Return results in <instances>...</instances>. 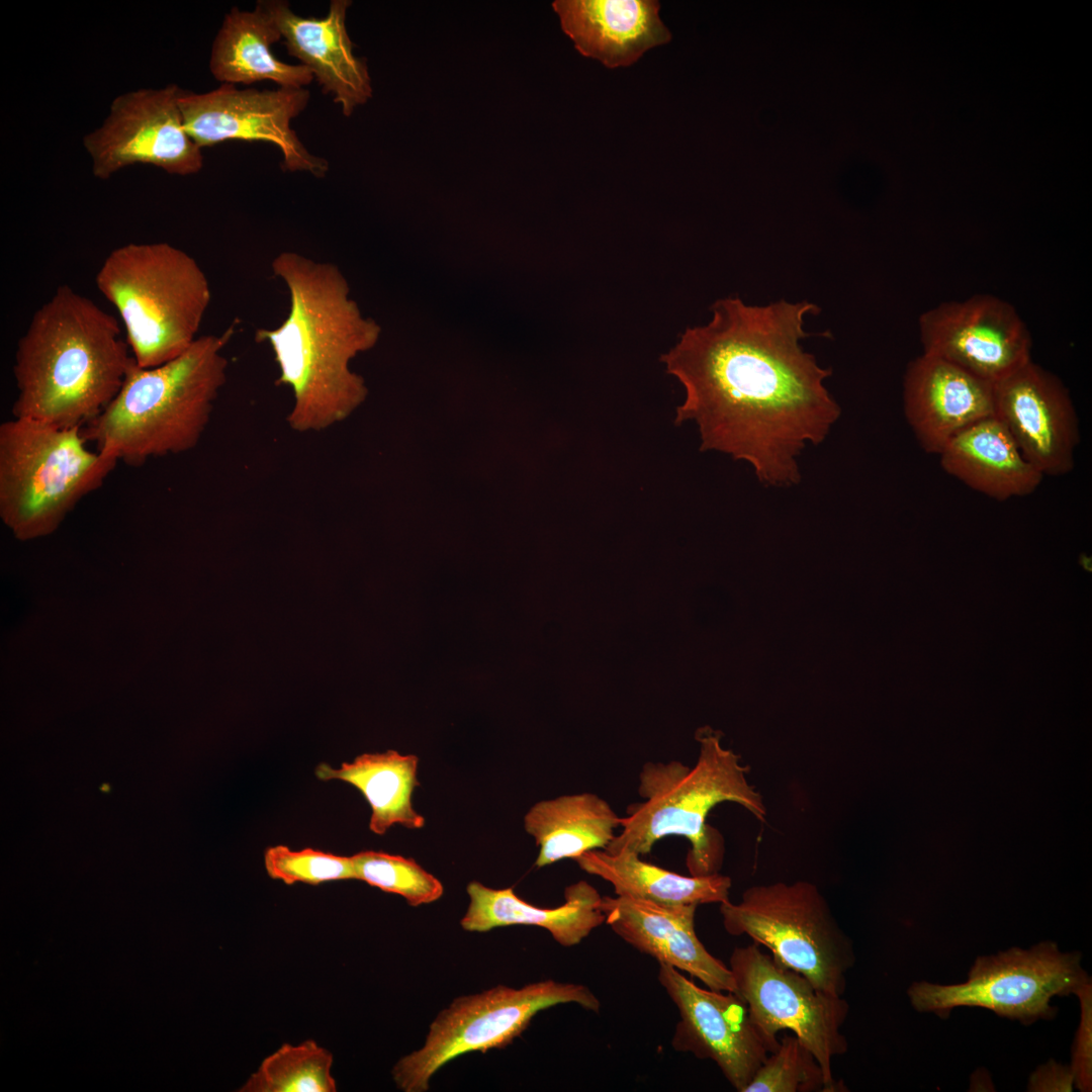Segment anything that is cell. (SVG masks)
Instances as JSON below:
<instances>
[{"mask_svg":"<svg viewBox=\"0 0 1092 1092\" xmlns=\"http://www.w3.org/2000/svg\"><path fill=\"white\" fill-rule=\"evenodd\" d=\"M938 456L946 473L999 502L1029 495L1043 479L995 416L958 433Z\"/></svg>","mask_w":1092,"mask_h":1092,"instance_id":"21","label":"cell"},{"mask_svg":"<svg viewBox=\"0 0 1092 1092\" xmlns=\"http://www.w3.org/2000/svg\"><path fill=\"white\" fill-rule=\"evenodd\" d=\"M711 310L660 358L685 390L674 424L694 423L701 451L747 462L763 485L797 484L802 451L823 442L841 412L824 384L832 370L801 346L805 317L820 308L725 297Z\"/></svg>","mask_w":1092,"mask_h":1092,"instance_id":"1","label":"cell"},{"mask_svg":"<svg viewBox=\"0 0 1092 1092\" xmlns=\"http://www.w3.org/2000/svg\"><path fill=\"white\" fill-rule=\"evenodd\" d=\"M906 420L926 453L936 454L958 433L994 416L993 383L922 353L904 376Z\"/></svg>","mask_w":1092,"mask_h":1092,"instance_id":"18","label":"cell"},{"mask_svg":"<svg viewBox=\"0 0 1092 1092\" xmlns=\"http://www.w3.org/2000/svg\"><path fill=\"white\" fill-rule=\"evenodd\" d=\"M308 100L304 88L239 90L222 83L205 93L182 91L179 104L185 129L201 149L236 140L266 142L281 151L287 171L321 178L329 170L328 161L310 154L290 127Z\"/></svg>","mask_w":1092,"mask_h":1092,"instance_id":"13","label":"cell"},{"mask_svg":"<svg viewBox=\"0 0 1092 1092\" xmlns=\"http://www.w3.org/2000/svg\"><path fill=\"white\" fill-rule=\"evenodd\" d=\"M658 981L679 1015L673 1049L712 1060L732 1087L743 1092L776 1051L753 1024L746 1004L733 992L697 986L666 964H659Z\"/></svg>","mask_w":1092,"mask_h":1092,"instance_id":"14","label":"cell"},{"mask_svg":"<svg viewBox=\"0 0 1092 1092\" xmlns=\"http://www.w3.org/2000/svg\"><path fill=\"white\" fill-rule=\"evenodd\" d=\"M1076 996L1079 998L1081 1015L1072 1046L1074 1085L1080 1091L1092 1090V984L1085 985Z\"/></svg>","mask_w":1092,"mask_h":1092,"instance_id":"31","label":"cell"},{"mask_svg":"<svg viewBox=\"0 0 1092 1092\" xmlns=\"http://www.w3.org/2000/svg\"><path fill=\"white\" fill-rule=\"evenodd\" d=\"M80 427L12 418L0 426V518L20 541L55 532L118 460L93 452Z\"/></svg>","mask_w":1092,"mask_h":1092,"instance_id":"7","label":"cell"},{"mask_svg":"<svg viewBox=\"0 0 1092 1092\" xmlns=\"http://www.w3.org/2000/svg\"><path fill=\"white\" fill-rule=\"evenodd\" d=\"M332 1054L313 1039L282 1044L250 1075L241 1092H336Z\"/></svg>","mask_w":1092,"mask_h":1092,"instance_id":"27","label":"cell"},{"mask_svg":"<svg viewBox=\"0 0 1092 1092\" xmlns=\"http://www.w3.org/2000/svg\"><path fill=\"white\" fill-rule=\"evenodd\" d=\"M576 1003L599 1012L598 997L584 985L547 980L514 989L498 985L455 999L430 1025L424 1045L399 1059L392 1069L404 1092H424L431 1077L449 1061L470 1052L502 1049L519 1036L541 1010Z\"/></svg>","mask_w":1092,"mask_h":1092,"instance_id":"9","label":"cell"},{"mask_svg":"<svg viewBox=\"0 0 1092 1092\" xmlns=\"http://www.w3.org/2000/svg\"><path fill=\"white\" fill-rule=\"evenodd\" d=\"M355 879L403 897L412 906L429 904L444 892L442 883L413 858L364 850L351 856Z\"/></svg>","mask_w":1092,"mask_h":1092,"instance_id":"28","label":"cell"},{"mask_svg":"<svg viewBox=\"0 0 1092 1092\" xmlns=\"http://www.w3.org/2000/svg\"><path fill=\"white\" fill-rule=\"evenodd\" d=\"M729 968L734 993L746 1004L761 1035L777 1049L778 1032L792 1031L819 1063L826 1092L840 1091L843 1086L835 1081L831 1064L848 1049L842 1032L849 1012L847 1001L818 989L806 976L763 952L757 943L735 947Z\"/></svg>","mask_w":1092,"mask_h":1092,"instance_id":"11","label":"cell"},{"mask_svg":"<svg viewBox=\"0 0 1092 1092\" xmlns=\"http://www.w3.org/2000/svg\"><path fill=\"white\" fill-rule=\"evenodd\" d=\"M418 762L416 755L388 750L361 754L338 768L322 762L314 772L322 781L339 780L358 789L371 808L369 829L383 835L394 824L411 829L425 825V818L412 803L414 790L420 785Z\"/></svg>","mask_w":1092,"mask_h":1092,"instance_id":"26","label":"cell"},{"mask_svg":"<svg viewBox=\"0 0 1092 1092\" xmlns=\"http://www.w3.org/2000/svg\"><path fill=\"white\" fill-rule=\"evenodd\" d=\"M562 30L585 57L614 69L635 63L647 50L668 42L671 33L654 0H556Z\"/></svg>","mask_w":1092,"mask_h":1092,"instance_id":"20","label":"cell"},{"mask_svg":"<svg viewBox=\"0 0 1092 1092\" xmlns=\"http://www.w3.org/2000/svg\"><path fill=\"white\" fill-rule=\"evenodd\" d=\"M628 850L610 853L604 849L586 851L574 860L579 868L609 882L617 896L662 905L710 904L729 900L731 879L714 874L682 876L643 861Z\"/></svg>","mask_w":1092,"mask_h":1092,"instance_id":"25","label":"cell"},{"mask_svg":"<svg viewBox=\"0 0 1092 1092\" xmlns=\"http://www.w3.org/2000/svg\"><path fill=\"white\" fill-rule=\"evenodd\" d=\"M700 753L694 766L680 761L646 762L639 774L641 803L629 806L621 817L622 831L604 849L649 853L659 839L677 835L691 843L687 866L692 876L719 873L723 860L721 835L707 824L710 811L733 802L758 820L766 809L761 795L747 781L748 767L740 756L724 748L714 735L700 737Z\"/></svg>","mask_w":1092,"mask_h":1092,"instance_id":"5","label":"cell"},{"mask_svg":"<svg viewBox=\"0 0 1092 1092\" xmlns=\"http://www.w3.org/2000/svg\"><path fill=\"white\" fill-rule=\"evenodd\" d=\"M826 1092L823 1071L795 1035H785L743 1092Z\"/></svg>","mask_w":1092,"mask_h":1092,"instance_id":"29","label":"cell"},{"mask_svg":"<svg viewBox=\"0 0 1092 1092\" xmlns=\"http://www.w3.org/2000/svg\"><path fill=\"white\" fill-rule=\"evenodd\" d=\"M95 283L116 308L135 364L151 368L173 360L199 337L211 300L198 262L166 242L113 249Z\"/></svg>","mask_w":1092,"mask_h":1092,"instance_id":"6","label":"cell"},{"mask_svg":"<svg viewBox=\"0 0 1092 1092\" xmlns=\"http://www.w3.org/2000/svg\"><path fill=\"white\" fill-rule=\"evenodd\" d=\"M923 353L995 383L1031 359V337L1009 302L990 294L942 302L919 318Z\"/></svg>","mask_w":1092,"mask_h":1092,"instance_id":"15","label":"cell"},{"mask_svg":"<svg viewBox=\"0 0 1092 1092\" xmlns=\"http://www.w3.org/2000/svg\"><path fill=\"white\" fill-rule=\"evenodd\" d=\"M132 362L115 316L59 286L18 341L12 415L83 428L112 401Z\"/></svg>","mask_w":1092,"mask_h":1092,"instance_id":"3","label":"cell"},{"mask_svg":"<svg viewBox=\"0 0 1092 1092\" xmlns=\"http://www.w3.org/2000/svg\"><path fill=\"white\" fill-rule=\"evenodd\" d=\"M1073 1085L1074 1074L1071 1067L1051 1060L1048 1063L1038 1066V1068L1030 1075L1027 1091H1073Z\"/></svg>","mask_w":1092,"mask_h":1092,"instance_id":"32","label":"cell"},{"mask_svg":"<svg viewBox=\"0 0 1092 1092\" xmlns=\"http://www.w3.org/2000/svg\"><path fill=\"white\" fill-rule=\"evenodd\" d=\"M470 902L460 924L467 931L483 932L496 927L530 925L545 928L563 946L579 943L605 922L602 896L586 881L565 888L564 903L541 908L518 897L513 888L491 889L479 882L467 885Z\"/></svg>","mask_w":1092,"mask_h":1092,"instance_id":"22","label":"cell"},{"mask_svg":"<svg viewBox=\"0 0 1092 1092\" xmlns=\"http://www.w3.org/2000/svg\"><path fill=\"white\" fill-rule=\"evenodd\" d=\"M993 400L994 416L1043 477L1074 469L1079 419L1068 389L1055 374L1030 359L993 384Z\"/></svg>","mask_w":1092,"mask_h":1092,"instance_id":"16","label":"cell"},{"mask_svg":"<svg viewBox=\"0 0 1092 1092\" xmlns=\"http://www.w3.org/2000/svg\"><path fill=\"white\" fill-rule=\"evenodd\" d=\"M600 907L611 929L637 950L696 977L711 990L735 992L730 968L712 956L696 933L698 905L606 896Z\"/></svg>","mask_w":1092,"mask_h":1092,"instance_id":"17","label":"cell"},{"mask_svg":"<svg viewBox=\"0 0 1092 1092\" xmlns=\"http://www.w3.org/2000/svg\"><path fill=\"white\" fill-rule=\"evenodd\" d=\"M271 268L287 288L289 310L279 326L258 329L255 340L271 349L276 383L291 390L289 427L298 433L321 432L363 401L364 381L349 364L374 346L380 328L363 317L335 264L285 251Z\"/></svg>","mask_w":1092,"mask_h":1092,"instance_id":"2","label":"cell"},{"mask_svg":"<svg viewBox=\"0 0 1092 1092\" xmlns=\"http://www.w3.org/2000/svg\"><path fill=\"white\" fill-rule=\"evenodd\" d=\"M264 866L271 879L286 885H320L355 879L351 856L314 848L293 850L286 845L270 846L264 852Z\"/></svg>","mask_w":1092,"mask_h":1092,"instance_id":"30","label":"cell"},{"mask_svg":"<svg viewBox=\"0 0 1092 1092\" xmlns=\"http://www.w3.org/2000/svg\"><path fill=\"white\" fill-rule=\"evenodd\" d=\"M275 21L290 56L298 59L316 79L324 93L350 116L372 97L366 61L353 53L346 28L349 0H332L322 18L301 17L285 1H262Z\"/></svg>","mask_w":1092,"mask_h":1092,"instance_id":"19","label":"cell"},{"mask_svg":"<svg viewBox=\"0 0 1092 1092\" xmlns=\"http://www.w3.org/2000/svg\"><path fill=\"white\" fill-rule=\"evenodd\" d=\"M1089 983L1079 951L1064 952L1056 942L1042 941L1028 949L1012 947L977 958L964 983L914 982L907 994L915 1010L940 1018L966 1006L1032 1024L1056 1016L1054 997L1076 995Z\"/></svg>","mask_w":1092,"mask_h":1092,"instance_id":"10","label":"cell"},{"mask_svg":"<svg viewBox=\"0 0 1092 1092\" xmlns=\"http://www.w3.org/2000/svg\"><path fill=\"white\" fill-rule=\"evenodd\" d=\"M281 37L262 1L252 11L232 8L212 43L211 74L233 85L269 80L280 87L303 88L314 77L305 66L286 64L274 56L271 46Z\"/></svg>","mask_w":1092,"mask_h":1092,"instance_id":"23","label":"cell"},{"mask_svg":"<svg viewBox=\"0 0 1092 1092\" xmlns=\"http://www.w3.org/2000/svg\"><path fill=\"white\" fill-rule=\"evenodd\" d=\"M620 825L621 817L611 805L593 793L538 802L524 817L525 830L540 847L535 861L538 868L605 849Z\"/></svg>","mask_w":1092,"mask_h":1092,"instance_id":"24","label":"cell"},{"mask_svg":"<svg viewBox=\"0 0 1092 1092\" xmlns=\"http://www.w3.org/2000/svg\"><path fill=\"white\" fill-rule=\"evenodd\" d=\"M233 333L234 326L220 335L199 336L181 355L156 367L142 368L133 360L112 401L82 428L87 442L131 466L192 450L226 382L223 351Z\"/></svg>","mask_w":1092,"mask_h":1092,"instance_id":"4","label":"cell"},{"mask_svg":"<svg viewBox=\"0 0 1092 1092\" xmlns=\"http://www.w3.org/2000/svg\"><path fill=\"white\" fill-rule=\"evenodd\" d=\"M171 84L116 96L102 124L83 139L96 178L145 164L171 175L187 176L203 166L201 148L187 133L179 98Z\"/></svg>","mask_w":1092,"mask_h":1092,"instance_id":"12","label":"cell"},{"mask_svg":"<svg viewBox=\"0 0 1092 1092\" xmlns=\"http://www.w3.org/2000/svg\"><path fill=\"white\" fill-rule=\"evenodd\" d=\"M725 930L747 935L785 966L806 976L818 989L843 996L853 967V943L812 883L754 885L740 902L720 904Z\"/></svg>","mask_w":1092,"mask_h":1092,"instance_id":"8","label":"cell"}]
</instances>
